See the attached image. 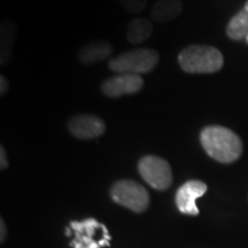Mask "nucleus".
Segmentation results:
<instances>
[{
    "mask_svg": "<svg viewBox=\"0 0 248 248\" xmlns=\"http://www.w3.org/2000/svg\"><path fill=\"white\" fill-rule=\"evenodd\" d=\"M200 141L204 152L221 163H232L243 154V141L237 133L221 125L202 129Z\"/></svg>",
    "mask_w": 248,
    "mask_h": 248,
    "instance_id": "1",
    "label": "nucleus"
},
{
    "mask_svg": "<svg viewBox=\"0 0 248 248\" xmlns=\"http://www.w3.org/2000/svg\"><path fill=\"white\" fill-rule=\"evenodd\" d=\"M178 63L185 73L213 74L222 69L224 58L213 46L190 45L179 53Z\"/></svg>",
    "mask_w": 248,
    "mask_h": 248,
    "instance_id": "2",
    "label": "nucleus"
},
{
    "mask_svg": "<svg viewBox=\"0 0 248 248\" xmlns=\"http://www.w3.org/2000/svg\"><path fill=\"white\" fill-rule=\"evenodd\" d=\"M160 55L157 51L151 48H136L117 55L108 63L110 70L117 74H148L159 63Z\"/></svg>",
    "mask_w": 248,
    "mask_h": 248,
    "instance_id": "3",
    "label": "nucleus"
},
{
    "mask_svg": "<svg viewBox=\"0 0 248 248\" xmlns=\"http://www.w3.org/2000/svg\"><path fill=\"white\" fill-rule=\"evenodd\" d=\"M110 197L116 203L135 213H142L148 208L150 194L144 186L131 179H122L110 187Z\"/></svg>",
    "mask_w": 248,
    "mask_h": 248,
    "instance_id": "4",
    "label": "nucleus"
},
{
    "mask_svg": "<svg viewBox=\"0 0 248 248\" xmlns=\"http://www.w3.org/2000/svg\"><path fill=\"white\" fill-rule=\"evenodd\" d=\"M140 176L148 185L157 191H164L172 183V171L170 164L162 157L146 155L138 163Z\"/></svg>",
    "mask_w": 248,
    "mask_h": 248,
    "instance_id": "5",
    "label": "nucleus"
},
{
    "mask_svg": "<svg viewBox=\"0 0 248 248\" xmlns=\"http://www.w3.org/2000/svg\"><path fill=\"white\" fill-rule=\"evenodd\" d=\"M70 228L75 232V238L70 243L73 248H101L109 247L110 240L95 238L99 231L106 229V226L94 218H86L80 222H71Z\"/></svg>",
    "mask_w": 248,
    "mask_h": 248,
    "instance_id": "6",
    "label": "nucleus"
},
{
    "mask_svg": "<svg viewBox=\"0 0 248 248\" xmlns=\"http://www.w3.org/2000/svg\"><path fill=\"white\" fill-rule=\"evenodd\" d=\"M67 128L75 138L94 139L104 135L106 131V124L98 116L79 114L68 121Z\"/></svg>",
    "mask_w": 248,
    "mask_h": 248,
    "instance_id": "7",
    "label": "nucleus"
},
{
    "mask_svg": "<svg viewBox=\"0 0 248 248\" xmlns=\"http://www.w3.org/2000/svg\"><path fill=\"white\" fill-rule=\"evenodd\" d=\"M144 86V79L140 75L119 74L109 77L101 84V91L110 98H120L125 94H133L140 91Z\"/></svg>",
    "mask_w": 248,
    "mask_h": 248,
    "instance_id": "8",
    "label": "nucleus"
},
{
    "mask_svg": "<svg viewBox=\"0 0 248 248\" xmlns=\"http://www.w3.org/2000/svg\"><path fill=\"white\" fill-rule=\"evenodd\" d=\"M207 192V185L203 182L192 179L183 184L176 192V206L178 210L186 215H199L195 201Z\"/></svg>",
    "mask_w": 248,
    "mask_h": 248,
    "instance_id": "9",
    "label": "nucleus"
},
{
    "mask_svg": "<svg viewBox=\"0 0 248 248\" xmlns=\"http://www.w3.org/2000/svg\"><path fill=\"white\" fill-rule=\"evenodd\" d=\"M113 53V45L106 40H94L85 44L78 51V60L83 64H94L101 62Z\"/></svg>",
    "mask_w": 248,
    "mask_h": 248,
    "instance_id": "10",
    "label": "nucleus"
},
{
    "mask_svg": "<svg viewBox=\"0 0 248 248\" xmlns=\"http://www.w3.org/2000/svg\"><path fill=\"white\" fill-rule=\"evenodd\" d=\"M182 11V0H157L151 9V17L154 22L167 23L175 20Z\"/></svg>",
    "mask_w": 248,
    "mask_h": 248,
    "instance_id": "11",
    "label": "nucleus"
},
{
    "mask_svg": "<svg viewBox=\"0 0 248 248\" xmlns=\"http://www.w3.org/2000/svg\"><path fill=\"white\" fill-rule=\"evenodd\" d=\"M16 24L11 20H5L0 27V64L4 66L11 60L15 40H16Z\"/></svg>",
    "mask_w": 248,
    "mask_h": 248,
    "instance_id": "12",
    "label": "nucleus"
},
{
    "mask_svg": "<svg viewBox=\"0 0 248 248\" xmlns=\"http://www.w3.org/2000/svg\"><path fill=\"white\" fill-rule=\"evenodd\" d=\"M153 32V24L144 17H136L129 23L126 29V39L131 44H140L150 38Z\"/></svg>",
    "mask_w": 248,
    "mask_h": 248,
    "instance_id": "13",
    "label": "nucleus"
},
{
    "mask_svg": "<svg viewBox=\"0 0 248 248\" xmlns=\"http://www.w3.org/2000/svg\"><path fill=\"white\" fill-rule=\"evenodd\" d=\"M226 35L232 40H243L248 37V12L241 9L231 18L226 27Z\"/></svg>",
    "mask_w": 248,
    "mask_h": 248,
    "instance_id": "14",
    "label": "nucleus"
},
{
    "mask_svg": "<svg viewBox=\"0 0 248 248\" xmlns=\"http://www.w3.org/2000/svg\"><path fill=\"white\" fill-rule=\"evenodd\" d=\"M121 6L132 14H140L147 6V0H119Z\"/></svg>",
    "mask_w": 248,
    "mask_h": 248,
    "instance_id": "15",
    "label": "nucleus"
},
{
    "mask_svg": "<svg viewBox=\"0 0 248 248\" xmlns=\"http://www.w3.org/2000/svg\"><path fill=\"white\" fill-rule=\"evenodd\" d=\"M8 161H7V155H6V151L4 147H0V168L4 170L7 168Z\"/></svg>",
    "mask_w": 248,
    "mask_h": 248,
    "instance_id": "16",
    "label": "nucleus"
},
{
    "mask_svg": "<svg viewBox=\"0 0 248 248\" xmlns=\"http://www.w3.org/2000/svg\"><path fill=\"white\" fill-rule=\"evenodd\" d=\"M8 91V82L5 76H0V94L4 95Z\"/></svg>",
    "mask_w": 248,
    "mask_h": 248,
    "instance_id": "17",
    "label": "nucleus"
},
{
    "mask_svg": "<svg viewBox=\"0 0 248 248\" xmlns=\"http://www.w3.org/2000/svg\"><path fill=\"white\" fill-rule=\"evenodd\" d=\"M0 225H1V235H0V238H1V243H4V240L6 239V226L2 219L0 222Z\"/></svg>",
    "mask_w": 248,
    "mask_h": 248,
    "instance_id": "18",
    "label": "nucleus"
},
{
    "mask_svg": "<svg viewBox=\"0 0 248 248\" xmlns=\"http://www.w3.org/2000/svg\"><path fill=\"white\" fill-rule=\"evenodd\" d=\"M71 234V228L69 229V228H67V230H66V235H70Z\"/></svg>",
    "mask_w": 248,
    "mask_h": 248,
    "instance_id": "19",
    "label": "nucleus"
},
{
    "mask_svg": "<svg viewBox=\"0 0 248 248\" xmlns=\"http://www.w3.org/2000/svg\"><path fill=\"white\" fill-rule=\"evenodd\" d=\"M245 9L248 12V0L246 1V4H245Z\"/></svg>",
    "mask_w": 248,
    "mask_h": 248,
    "instance_id": "20",
    "label": "nucleus"
},
{
    "mask_svg": "<svg viewBox=\"0 0 248 248\" xmlns=\"http://www.w3.org/2000/svg\"><path fill=\"white\" fill-rule=\"evenodd\" d=\"M247 40H248V37H247Z\"/></svg>",
    "mask_w": 248,
    "mask_h": 248,
    "instance_id": "21",
    "label": "nucleus"
}]
</instances>
